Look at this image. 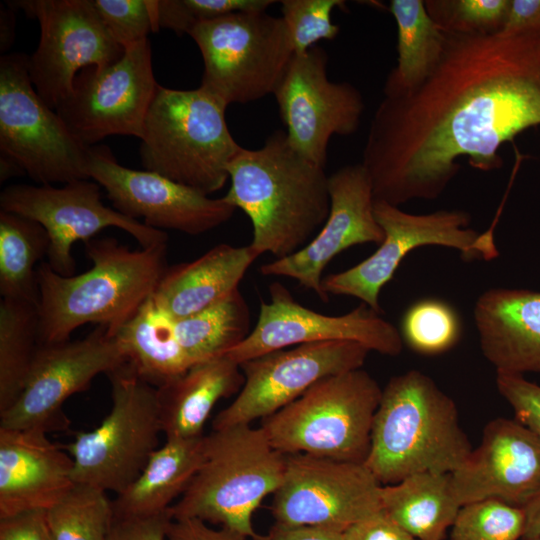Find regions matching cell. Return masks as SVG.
Listing matches in <instances>:
<instances>
[{
    "mask_svg": "<svg viewBox=\"0 0 540 540\" xmlns=\"http://www.w3.org/2000/svg\"><path fill=\"white\" fill-rule=\"evenodd\" d=\"M114 519L107 492L84 483H74L46 510L52 540H107Z\"/></svg>",
    "mask_w": 540,
    "mask_h": 540,
    "instance_id": "34",
    "label": "cell"
},
{
    "mask_svg": "<svg viewBox=\"0 0 540 540\" xmlns=\"http://www.w3.org/2000/svg\"><path fill=\"white\" fill-rule=\"evenodd\" d=\"M50 239L38 222L0 211V295L39 305L36 264L48 255Z\"/></svg>",
    "mask_w": 540,
    "mask_h": 540,
    "instance_id": "31",
    "label": "cell"
},
{
    "mask_svg": "<svg viewBox=\"0 0 540 540\" xmlns=\"http://www.w3.org/2000/svg\"><path fill=\"white\" fill-rule=\"evenodd\" d=\"M528 30H540V0H510L508 14L500 32Z\"/></svg>",
    "mask_w": 540,
    "mask_h": 540,
    "instance_id": "46",
    "label": "cell"
},
{
    "mask_svg": "<svg viewBox=\"0 0 540 540\" xmlns=\"http://www.w3.org/2000/svg\"><path fill=\"white\" fill-rule=\"evenodd\" d=\"M525 528L522 540L540 538V492L524 508Z\"/></svg>",
    "mask_w": 540,
    "mask_h": 540,
    "instance_id": "48",
    "label": "cell"
},
{
    "mask_svg": "<svg viewBox=\"0 0 540 540\" xmlns=\"http://www.w3.org/2000/svg\"><path fill=\"white\" fill-rule=\"evenodd\" d=\"M389 7L397 25L398 57L386 78L383 95L404 93L421 84L439 63L447 40L425 1L392 0Z\"/></svg>",
    "mask_w": 540,
    "mask_h": 540,
    "instance_id": "30",
    "label": "cell"
},
{
    "mask_svg": "<svg viewBox=\"0 0 540 540\" xmlns=\"http://www.w3.org/2000/svg\"><path fill=\"white\" fill-rule=\"evenodd\" d=\"M250 311L239 288L223 300L175 320L177 340L196 364L224 356L250 334Z\"/></svg>",
    "mask_w": 540,
    "mask_h": 540,
    "instance_id": "32",
    "label": "cell"
},
{
    "mask_svg": "<svg viewBox=\"0 0 540 540\" xmlns=\"http://www.w3.org/2000/svg\"><path fill=\"white\" fill-rule=\"evenodd\" d=\"M166 540H250L230 529L212 528L208 523L195 519H172ZM267 540V536L266 539Z\"/></svg>",
    "mask_w": 540,
    "mask_h": 540,
    "instance_id": "45",
    "label": "cell"
},
{
    "mask_svg": "<svg viewBox=\"0 0 540 540\" xmlns=\"http://www.w3.org/2000/svg\"><path fill=\"white\" fill-rule=\"evenodd\" d=\"M10 5L40 24V41L28 57V72L36 92L55 111L71 94L81 70L110 65L124 54L93 0H21Z\"/></svg>",
    "mask_w": 540,
    "mask_h": 540,
    "instance_id": "12",
    "label": "cell"
},
{
    "mask_svg": "<svg viewBox=\"0 0 540 540\" xmlns=\"http://www.w3.org/2000/svg\"><path fill=\"white\" fill-rule=\"evenodd\" d=\"M370 351L352 341H327L275 350L240 364L244 384L213 420L212 430L276 413L320 380L360 369Z\"/></svg>",
    "mask_w": 540,
    "mask_h": 540,
    "instance_id": "17",
    "label": "cell"
},
{
    "mask_svg": "<svg viewBox=\"0 0 540 540\" xmlns=\"http://www.w3.org/2000/svg\"><path fill=\"white\" fill-rule=\"evenodd\" d=\"M112 407L101 424L78 431L63 448L73 459L72 480L119 494L141 473L162 433L157 388L126 362L109 373Z\"/></svg>",
    "mask_w": 540,
    "mask_h": 540,
    "instance_id": "9",
    "label": "cell"
},
{
    "mask_svg": "<svg viewBox=\"0 0 540 540\" xmlns=\"http://www.w3.org/2000/svg\"><path fill=\"white\" fill-rule=\"evenodd\" d=\"M273 0H178V11L187 32L198 22L234 13L265 12Z\"/></svg>",
    "mask_w": 540,
    "mask_h": 540,
    "instance_id": "41",
    "label": "cell"
},
{
    "mask_svg": "<svg viewBox=\"0 0 540 540\" xmlns=\"http://www.w3.org/2000/svg\"><path fill=\"white\" fill-rule=\"evenodd\" d=\"M345 540H417L383 509L348 527Z\"/></svg>",
    "mask_w": 540,
    "mask_h": 540,
    "instance_id": "43",
    "label": "cell"
},
{
    "mask_svg": "<svg viewBox=\"0 0 540 540\" xmlns=\"http://www.w3.org/2000/svg\"><path fill=\"white\" fill-rule=\"evenodd\" d=\"M0 150L42 185L90 179L89 146L36 92L22 53L0 59Z\"/></svg>",
    "mask_w": 540,
    "mask_h": 540,
    "instance_id": "11",
    "label": "cell"
},
{
    "mask_svg": "<svg viewBox=\"0 0 540 540\" xmlns=\"http://www.w3.org/2000/svg\"><path fill=\"white\" fill-rule=\"evenodd\" d=\"M270 301L260 303L255 327L225 356L238 365L292 346L327 342H357L369 351L397 356L403 348L400 331L364 303L338 316L316 312L298 303L280 282L269 286Z\"/></svg>",
    "mask_w": 540,
    "mask_h": 540,
    "instance_id": "20",
    "label": "cell"
},
{
    "mask_svg": "<svg viewBox=\"0 0 540 540\" xmlns=\"http://www.w3.org/2000/svg\"><path fill=\"white\" fill-rule=\"evenodd\" d=\"M205 436L166 438L139 476L113 501L116 518L161 514L181 496L201 466Z\"/></svg>",
    "mask_w": 540,
    "mask_h": 540,
    "instance_id": "27",
    "label": "cell"
},
{
    "mask_svg": "<svg viewBox=\"0 0 540 540\" xmlns=\"http://www.w3.org/2000/svg\"><path fill=\"white\" fill-rule=\"evenodd\" d=\"M114 40L123 48L148 39L158 30L152 0H93Z\"/></svg>",
    "mask_w": 540,
    "mask_h": 540,
    "instance_id": "39",
    "label": "cell"
},
{
    "mask_svg": "<svg viewBox=\"0 0 540 540\" xmlns=\"http://www.w3.org/2000/svg\"><path fill=\"white\" fill-rule=\"evenodd\" d=\"M400 334L412 351L427 356L438 355L459 342L462 323L449 303L434 298L421 299L405 311Z\"/></svg>",
    "mask_w": 540,
    "mask_h": 540,
    "instance_id": "35",
    "label": "cell"
},
{
    "mask_svg": "<svg viewBox=\"0 0 540 540\" xmlns=\"http://www.w3.org/2000/svg\"><path fill=\"white\" fill-rule=\"evenodd\" d=\"M86 171L105 189L115 210L142 218L157 230L199 235L230 220L236 210L222 197L211 198L158 173L122 166L106 145L89 146Z\"/></svg>",
    "mask_w": 540,
    "mask_h": 540,
    "instance_id": "19",
    "label": "cell"
},
{
    "mask_svg": "<svg viewBox=\"0 0 540 540\" xmlns=\"http://www.w3.org/2000/svg\"><path fill=\"white\" fill-rule=\"evenodd\" d=\"M381 396L367 371L351 370L320 380L260 427L285 455L364 463Z\"/></svg>",
    "mask_w": 540,
    "mask_h": 540,
    "instance_id": "7",
    "label": "cell"
},
{
    "mask_svg": "<svg viewBox=\"0 0 540 540\" xmlns=\"http://www.w3.org/2000/svg\"><path fill=\"white\" fill-rule=\"evenodd\" d=\"M496 386L515 413V420L540 439V386L521 374L496 372Z\"/></svg>",
    "mask_w": 540,
    "mask_h": 540,
    "instance_id": "40",
    "label": "cell"
},
{
    "mask_svg": "<svg viewBox=\"0 0 540 540\" xmlns=\"http://www.w3.org/2000/svg\"><path fill=\"white\" fill-rule=\"evenodd\" d=\"M484 357L496 372L540 373V292L491 288L474 307Z\"/></svg>",
    "mask_w": 540,
    "mask_h": 540,
    "instance_id": "24",
    "label": "cell"
},
{
    "mask_svg": "<svg viewBox=\"0 0 540 540\" xmlns=\"http://www.w3.org/2000/svg\"><path fill=\"white\" fill-rule=\"evenodd\" d=\"M230 188L222 197L250 219L251 247L276 259L306 246L330 210L329 176L275 131L257 149L241 147L228 166Z\"/></svg>",
    "mask_w": 540,
    "mask_h": 540,
    "instance_id": "2",
    "label": "cell"
},
{
    "mask_svg": "<svg viewBox=\"0 0 540 540\" xmlns=\"http://www.w3.org/2000/svg\"><path fill=\"white\" fill-rule=\"evenodd\" d=\"M14 20L12 11L1 10V51L9 48L12 43Z\"/></svg>",
    "mask_w": 540,
    "mask_h": 540,
    "instance_id": "49",
    "label": "cell"
},
{
    "mask_svg": "<svg viewBox=\"0 0 540 540\" xmlns=\"http://www.w3.org/2000/svg\"><path fill=\"white\" fill-rule=\"evenodd\" d=\"M73 459L48 433L0 428V518L48 510L73 486Z\"/></svg>",
    "mask_w": 540,
    "mask_h": 540,
    "instance_id": "23",
    "label": "cell"
},
{
    "mask_svg": "<svg viewBox=\"0 0 540 540\" xmlns=\"http://www.w3.org/2000/svg\"><path fill=\"white\" fill-rule=\"evenodd\" d=\"M283 22L288 30L294 54H302L320 40H333L340 27L332 22V12L343 7L342 0L281 1Z\"/></svg>",
    "mask_w": 540,
    "mask_h": 540,
    "instance_id": "38",
    "label": "cell"
},
{
    "mask_svg": "<svg viewBox=\"0 0 540 540\" xmlns=\"http://www.w3.org/2000/svg\"><path fill=\"white\" fill-rule=\"evenodd\" d=\"M381 486L364 463L286 455L285 475L271 505L275 525L344 532L382 509Z\"/></svg>",
    "mask_w": 540,
    "mask_h": 540,
    "instance_id": "15",
    "label": "cell"
},
{
    "mask_svg": "<svg viewBox=\"0 0 540 540\" xmlns=\"http://www.w3.org/2000/svg\"><path fill=\"white\" fill-rule=\"evenodd\" d=\"M158 86L146 39L125 48L123 56L110 65L81 70L56 112L87 146L111 135L140 139Z\"/></svg>",
    "mask_w": 540,
    "mask_h": 540,
    "instance_id": "16",
    "label": "cell"
},
{
    "mask_svg": "<svg viewBox=\"0 0 540 540\" xmlns=\"http://www.w3.org/2000/svg\"><path fill=\"white\" fill-rule=\"evenodd\" d=\"M226 108L201 87L159 85L140 138L143 167L206 195L221 189L242 147L227 126Z\"/></svg>",
    "mask_w": 540,
    "mask_h": 540,
    "instance_id": "6",
    "label": "cell"
},
{
    "mask_svg": "<svg viewBox=\"0 0 540 540\" xmlns=\"http://www.w3.org/2000/svg\"><path fill=\"white\" fill-rule=\"evenodd\" d=\"M175 319L152 296L114 336L127 362L148 384L159 388L184 374L191 366L175 334Z\"/></svg>",
    "mask_w": 540,
    "mask_h": 540,
    "instance_id": "29",
    "label": "cell"
},
{
    "mask_svg": "<svg viewBox=\"0 0 540 540\" xmlns=\"http://www.w3.org/2000/svg\"><path fill=\"white\" fill-rule=\"evenodd\" d=\"M425 5L446 33H496L504 25L510 0H433Z\"/></svg>",
    "mask_w": 540,
    "mask_h": 540,
    "instance_id": "37",
    "label": "cell"
},
{
    "mask_svg": "<svg viewBox=\"0 0 540 540\" xmlns=\"http://www.w3.org/2000/svg\"><path fill=\"white\" fill-rule=\"evenodd\" d=\"M85 253L92 266L78 275L62 276L44 261L37 267L39 344L68 341L87 323L105 326L114 336L168 268L167 243L130 250L115 238H93Z\"/></svg>",
    "mask_w": 540,
    "mask_h": 540,
    "instance_id": "3",
    "label": "cell"
},
{
    "mask_svg": "<svg viewBox=\"0 0 540 540\" xmlns=\"http://www.w3.org/2000/svg\"><path fill=\"white\" fill-rule=\"evenodd\" d=\"M188 35L203 59L200 87L226 106L274 94L294 55L283 19L266 11L204 20Z\"/></svg>",
    "mask_w": 540,
    "mask_h": 540,
    "instance_id": "8",
    "label": "cell"
},
{
    "mask_svg": "<svg viewBox=\"0 0 540 540\" xmlns=\"http://www.w3.org/2000/svg\"><path fill=\"white\" fill-rule=\"evenodd\" d=\"M375 218L384 232L377 250L357 265L323 277L326 295L358 298L381 314L379 294L393 278L404 257L422 246L456 249L465 261H490L499 255L494 230L478 233L469 228L471 216L463 210H438L428 214H411L398 206L375 200Z\"/></svg>",
    "mask_w": 540,
    "mask_h": 540,
    "instance_id": "10",
    "label": "cell"
},
{
    "mask_svg": "<svg viewBox=\"0 0 540 540\" xmlns=\"http://www.w3.org/2000/svg\"><path fill=\"white\" fill-rule=\"evenodd\" d=\"M327 65L320 46L294 54L273 94L290 145L324 168L331 137L354 134L365 109L354 85L329 80Z\"/></svg>",
    "mask_w": 540,
    "mask_h": 540,
    "instance_id": "18",
    "label": "cell"
},
{
    "mask_svg": "<svg viewBox=\"0 0 540 540\" xmlns=\"http://www.w3.org/2000/svg\"><path fill=\"white\" fill-rule=\"evenodd\" d=\"M528 540H540V538L528 539Z\"/></svg>",
    "mask_w": 540,
    "mask_h": 540,
    "instance_id": "51",
    "label": "cell"
},
{
    "mask_svg": "<svg viewBox=\"0 0 540 540\" xmlns=\"http://www.w3.org/2000/svg\"><path fill=\"white\" fill-rule=\"evenodd\" d=\"M382 509L417 540H443L461 508L451 473H417L382 485Z\"/></svg>",
    "mask_w": 540,
    "mask_h": 540,
    "instance_id": "28",
    "label": "cell"
},
{
    "mask_svg": "<svg viewBox=\"0 0 540 540\" xmlns=\"http://www.w3.org/2000/svg\"><path fill=\"white\" fill-rule=\"evenodd\" d=\"M451 481L461 506L498 499L524 509L540 492V439L517 420L494 419Z\"/></svg>",
    "mask_w": 540,
    "mask_h": 540,
    "instance_id": "22",
    "label": "cell"
},
{
    "mask_svg": "<svg viewBox=\"0 0 540 540\" xmlns=\"http://www.w3.org/2000/svg\"><path fill=\"white\" fill-rule=\"evenodd\" d=\"M524 528V509L485 499L461 506L451 527V540H519Z\"/></svg>",
    "mask_w": 540,
    "mask_h": 540,
    "instance_id": "36",
    "label": "cell"
},
{
    "mask_svg": "<svg viewBox=\"0 0 540 540\" xmlns=\"http://www.w3.org/2000/svg\"><path fill=\"white\" fill-rule=\"evenodd\" d=\"M100 187L92 179L73 181L62 187L14 184L1 192L0 207L1 211L30 218L45 228L50 239L47 263L62 276L74 275V243H87L108 227L126 231L141 248L167 243L165 231L106 206L101 200Z\"/></svg>",
    "mask_w": 540,
    "mask_h": 540,
    "instance_id": "14",
    "label": "cell"
},
{
    "mask_svg": "<svg viewBox=\"0 0 540 540\" xmlns=\"http://www.w3.org/2000/svg\"><path fill=\"white\" fill-rule=\"evenodd\" d=\"M0 540H52L46 510H29L0 518Z\"/></svg>",
    "mask_w": 540,
    "mask_h": 540,
    "instance_id": "44",
    "label": "cell"
},
{
    "mask_svg": "<svg viewBox=\"0 0 540 540\" xmlns=\"http://www.w3.org/2000/svg\"><path fill=\"white\" fill-rule=\"evenodd\" d=\"M39 346L38 306L0 301V414L22 393Z\"/></svg>",
    "mask_w": 540,
    "mask_h": 540,
    "instance_id": "33",
    "label": "cell"
},
{
    "mask_svg": "<svg viewBox=\"0 0 540 540\" xmlns=\"http://www.w3.org/2000/svg\"><path fill=\"white\" fill-rule=\"evenodd\" d=\"M170 510L147 517L116 518L107 540H166Z\"/></svg>",
    "mask_w": 540,
    "mask_h": 540,
    "instance_id": "42",
    "label": "cell"
},
{
    "mask_svg": "<svg viewBox=\"0 0 540 540\" xmlns=\"http://www.w3.org/2000/svg\"><path fill=\"white\" fill-rule=\"evenodd\" d=\"M240 366L220 356L191 366L184 374L157 388L165 438H197L215 404L240 391Z\"/></svg>",
    "mask_w": 540,
    "mask_h": 540,
    "instance_id": "26",
    "label": "cell"
},
{
    "mask_svg": "<svg viewBox=\"0 0 540 540\" xmlns=\"http://www.w3.org/2000/svg\"><path fill=\"white\" fill-rule=\"evenodd\" d=\"M472 449L452 398L428 375L410 370L382 389L364 464L388 485L417 473H452Z\"/></svg>",
    "mask_w": 540,
    "mask_h": 540,
    "instance_id": "4",
    "label": "cell"
},
{
    "mask_svg": "<svg viewBox=\"0 0 540 540\" xmlns=\"http://www.w3.org/2000/svg\"><path fill=\"white\" fill-rule=\"evenodd\" d=\"M286 455L261 427L237 425L205 436L200 468L170 508L172 519L195 518L220 525L250 540H265L252 516L263 499L280 487Z\"/></svg>",
    "mask_w": 540,
    "mask_h": 540,
    "instance_id": "5",
    "label": "cell"
},
{
    "mask_svg": "<svg viewBox=\"0 0 540 540\" xmlns=\"http://www.w3.org/2000/svg\"><path fill=\"white\" fill-rule=\"evenodd\" d=\"M126 362L120 342L102 325L82 339L39 344L22 393L0 414V428L46 433L68 429L65 401L87 390L96 376Z\"/></svg>",
    "mask_w": 540,
    "mask_h": 540,
    "instance_id": "13",
    "label": "cell"
},
{
    "mask_svg": "<svg viewBox=\"0 0 540 540\" xmlns=\"http://www.w3.org/2000/svg\"><path fill=\"white\" fill-rule=\"evenodd\" d=\"M258 257L250 244H218L191 262L168 267L152 298L175 320L190 316L238 289Z\"/></svg>",
    "mask_w": 540,
    "mask_h": 540,
    "instance_id": "25",
    "label": "cell"
},
{
    "mask_svg": "<svg viewBox=\"0 0 540 540\" xmlns=\"http://www.w3.org/2000/svg\"><path fill=\"white\" fill-rule=\"evenodd\" d=\"M330 210L326 221L311 241L292 255L263 264L265 276L296 280L313 290L322 302L329 296L322 288V273L338 254L355 245H379L384 232L374 215L371 181L361 163L349 164L329 175Z\"/></svg>",
    "mask_w": 540,
    "mask_h": 540,
    "instance_id": "21",
    "label": "cell"
},
{
    "mask_svg": "<svg viewBox=\"0 0 540 540\" xmlns=\"http://www.w3.org/2000/svg\"><path fill=\"white\" fill-rule=\"evenodd\" d=\"M25 172L21 166L9 156L2 154L0 157V180L6 181L10 177L24 175Z\"/></svg>",
    "mask_w": 540,
    "mask_h": 540,
    "instance_id": "50",
    "label": "cell"
},
{
    "mask_svg": "<svg viewBox=\"0 0 540 540\" xmlns=\"http://www.w3.org/2000/svg\"><path fill=\"white\" fill-rule=\"evenodd\" d=\"M267 540H345L343 532L319 527H280L274 526Z\"/></svg>",
    "mask_w": 540,
    "mask_h": 540,
    "instance_id": "47",
    "label": "cell"
},
{
    "mask_svg": "<svg viewBox=\"0 0 540 540\" xmlns=\"http://www.w3.org/2000/svg\"><path fill=\"white\" fill-rule=\"evenodd\" d=\"M431 74L383 95L360 162L375 200H434L459 173L458 159L499 169V148L540 125V30L446 33Z\"/></svg>",
    "mask_w": 540,
    "mask_h": 540,
    "instance_id": "1",
    "label": "cell"
}]
</instances>
